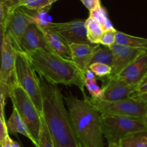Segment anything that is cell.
Here are the masks:
<instances>
[{
  "label": "cell",
  "instance_id": "cell-1",
  "mask_svg": "<svg viewBox=\"0 0 147 147\" xmlns=\"http://www.w3.org/2000/svg\"><path fill=\"white\" fill-rule=\"evenodd\" d=\"M42 117L51 135L54 147H83L78 138L63 97L57 86L39 78Z\"/></svg>",
  "mask_w": 147,
  "mask_h": 147
},
{
  "label": "cell",
  "instance_id": "cell-2",
  "mask_svg": "<svg viewBox=\"0 0 147 147\" xmlns=\"http://www.w3.org/2000/svg\"><path fill=\"white\" fill-rule=\"evenodd\" d=\"M30 65L40 78L53 85L76 86L85 93L83 73L72 60L55 53L36 50L25 53Z\"/></svg>",
  "mask_w": 147,
  "mask_h": 147
},
{
  "label": "cell",
  "instance_id": "cell-3",
  "mask_svg": "<svg viewBox=\"0 0 147 147\" xmlns=\"http://www.w3.org/2000/svg\"><path fill=\"white\" fill-rule=\"evenodd\" d=\"M78 138L83 147H103L100 114L89 98L80 100L73 95L64 97Z\"/></svg>",
  "mask_w": 147,
  "mask_h": 147
},
{
  "label": "cell",
  "instance_id": "cell-4",
  "mask_svg": "<svg viewBox=\"0 0 147 147\" xmlns=\"http://www.w3.org/2000/svg\"><path fill=\"white\" fill-rule=\"evenodd\" d=\"M9 97L12 102L14 109L17 110L25 123L34 141V145L38 147L39 136L42 126V115L28 94L18 84L14 85L11 88Z\"/></svg>",
  "mask_w": 147,
  "mask_h": 147
},
{
  "label": "cell",
  "instance_id": "cell-5",
  "mask_svg": "<svg viewBox=\"0 0 147 147\" xmlns=\"http://www.w3.org/2000/svg\"><path fill=\"white\" fill-rule=\"evenodd\" d=\"M103 136L109 144H119L126 136L134 133L147 131L144 119L129 116L101 114Z\"/></svg>",
  "mask_w": 147,
  "mask_h": 147
},
{
  "label": "cell",
  "instance_id": "cell-6",
  "mask_svg": "<svg viewBox=\"0 0 147 147\" xmlns=\"http://www.w3.org/2000/svg\"><path fill=\"white\" fill-rule=\"evenodd\" d=\"M15 71L17 83L28 94L42 116V98L39 78L25 53L17 52Z\"/></svg>",
  "mask_w": 147,
  "mask_h": 147
},
{
  "label": "cell",
  "instance_id": "cell-7",
  "mask_svg": "<svg viewBox=\"0 0 147 147\" xmlns=\"http://www.w3.org/2000/svg\"><path fill=\"white\" fill-rule=\"evenodd\" d=\"M90 103L100 114L129 116L145 119L147 116V103L131 97L116 101H108L90 98Z\"/></svg>",
  "mask_w": 147,
  "mask_h": 147
},
{
  "label": "cell",
  "instance_id": "cell-8",
  "mask_svg": "<svg viewBox=\"0 0 147 147\" xmlns=\"http://www.w3.org/2000/svg\"><path fill=\"white\" fill-rule=\"evenodd\" d=\"M31 24V14L20 7L11 11L6 23V34L9 37L17 52H22L21 41L27 27Z\"/></svg>",
  "mask_w": 147,
  "mask_h": 147
},
{
  "label": "cell",
  "instance_id": "cell-9",
  "mask_svg": "<svg viewBox=\"0 0 147 147\" xmlns=\"http://www.w3.org/2000/svg\"><path fill=\"white\" fill-rule=\"evenodd\" d=\"M47 27L55 32L68 45L90 43L88 38L86 20H76L67 22H52Z\"/></svg>",
  "mask_w": 147,
  "mask_h": 147
},
{
  "label": "cell",
  "instance_id": "cell-10",
  "mask_svg": "<svg viewBox=\"0 0 147 147\" xmlns=\"http://www.w3.org/2000/svg\"><path fill=\"white\" fill-rule=\"evenodd\" d=\"M17 53L9 37L5 34L0 67V82L10 90L17 84L15 71Z\"/></svg>",
  "mask_w": 147,
  "mask_h": 147
},
{
  "label": "cell",
  "instance_id": "cell-11",
  "mask_svg": "<svg viewBox=\"0 0 147 147\" xmlns=\"http://www.w3.org/2000/svg\"><path fill=\"white\" fill-rule=\"evenodd\" d=\"M111 49L113 52V60L111 74L109 76H117L147 50L142 48L128 47L117 43L113 45Z\"/></svg>",
  "mask_w": 147,
  "mask_h": 147
},
{
  "label": "cell",
  "instance_id": "cell-12",
  "mask_svg": "<svg viewBox=\"0 0 147 147\" xmlns=\"http://www.w3.org/2000/svg\"><path fill=\"white\" fill-rule=\"evenodd\" d=\"M113 77L131 86H138L147 77V50L136 60Z\"/></svg>",
  "mask_w": 147,
  "mask_h": 147
},
{
  "label": "cell",
  "instance_id": "cell-13",
  "mask_svg": "<svg viewBox=\"0 0 147 147\" xmlns=\"http://www.w3.org/2000/svg\"><path fill=\"white\" fill-rule=\"evenodd\" d=\"M138 86H131L116 78L106 77L102 88V100L116 101L130 97Z\"/></svg>",
  "mask_w": 147,
  "mask_h": 147
},
{
  "label": "cell",
  "instance_id": "cell-14",
  "mask_svg": "<svg viewBox=\"0 0 147 147\" xmlns=\"http://www.w3.org/2000/svg\"><path fill=\"white\" fill-rule=\"evenodd\" d=\"M21 50L24 53L36 50L54 53L40 27L34 24H30L24 32L21 41Z\"/></svg>",
  "mask_w": 147,
  "mask_h": 147
},
{
  "label": "cell",
  "instance_id": "cell-15",
  "mask_svg": "<svg viewBox=\"0 0 147 147\" xmlns=\"http://www.w3.org/2000/svg\"><path fill=\"white\" fill-rule=\"evenodd\" d=\"M100 45V44L92 43L72 44L69 45L71 51V60L83 73L89 68L92 56Z\"/></svg>",
  "mask_w": 147,
  "mask_h": 147
},
{
  "label": "cell",
  "instance_id": "cell-16",
  "mask_svg": "<svg viewBox=\"0 0 147 147\" xmlns=\"http://www.w3.org/2000/svg\"><path fill=\"white\" fill-rule=\"evenodd\" d=\"M39 27V26H38ZM40 27L53 52L63 58L71 60V51L69 45L50 27Z\"/></svg>",
  "mask_w": 147,
  "mask_h": 147
},
{
  "label": "cell",
  "instance_id": "cell-17",
  "mask_svg": "<svg viewBox=\"0 0 147 147\" xmlns=\"http://www.w3.org/2000/svg\"><path fill=\"white\" fill-rule=\"evenodd\" d=\"M7 126L9 134H20L28 138L34 144V139L32 137L25 123L22 119V118L20 117V114L17 111V110L14 108H13L12 113H11L9 119H8L7 122Z\"/></svg>",
  "mask_w": 147,
  "mask_h": 147
},
{
  "label": "cell",
  "instance_id": "cell-18",
  "mask_svg": "<svg viewBox=\"0 0 147 147\" xmlns=\"http://www.w3.org/2000/svg\"><path fill=\"white\" fill-rule=\"evenodd\" d=\"M116 43L122 45L135 48H142L147 50V39L143 37L129 35L122 32L116 30Z\"/></svg>",
  "mask_w": 147,
  "mask_h": 147
},
{
  "label": "cell",
  "instance_id": "cell-19",
  "mask_svg": "<svg viewBox=\"0 0 147 147\" xmlns=\"http://www.w3.org/2000/svg\"><path fill=\"white\" fill-rule=\"evenodd\" d=\"M86 26L88 40L92 44H99V40L104 32L101 24L97 20L89 17L86 20Z\"/></svg>",
  "mask_w": 147,
  "mask_h": 147
},
{
  "label": "cell",
  "instance_id": "cell-20",
  "mask_svg": "<svg viewBox=\"0 0 147 147\" xmlns=\"http://www.w3.org/2000/svg\"><path fill=\"white\" fill-rule=\"evenodd\" d=\"M120 147H147V131H141L126 136L119 142Z\"/></svg>",
  "mask_w": 147,
  "mask_h": 147
},
{
  "label": "cell",
  "instance_id": "cell-21",
  "mask_svg": "<svg viewBox=\"0 0 147 147\" xmlns=\"http://www.w3.org/2000/svg\"><path fill=\"white\" fill-rule=\"evenodd\" d=\"M113 60V52L111 47L100 45L93 53L91 60H90V65L93 63H103L112 67Z\"/></svg>",
  "mask_w": 147,
  "mask_h": 147
},
{
  "label": "cell",
  "instance_id": "cell-22",
  "mask_svg": "<svg viewBox=\"0 0 147 147\" xmlns=\"http://www.w3.org/2000/svg\"><path fill=\"white\" fill-rule=\"evenodd\" d=\"M89 17H93L96 20H97L100 22V24H101L104 31L115 30L111 22L109 20V17H108L107 11L102 6L97 8L96 9L90 11V16Z\"/></svg>",
  "mask_w": 147,
  "mask_h": 147
},
{
  "label": "cell",
  "instance_id": "cell-23",
  "mask_svg": "<svg viewBox=\"0 0 147 147\" xmlns=\"http://www.w3.org/2000/svg\"><path fill=\"white\" fill-rule=\"evenodd\" d=\"M50 8H51V6L46 7L40 11H35L34 14H31L32 21L33 24L42 27H48L52 23L48 15V12Z\"/></svg>",
  "mask_w": 147,
  "mask_h": 147
},
{
  "label": "cell",
  "instance_id": "cell-24",
  "mask_svg": "<svg viewBox=\"0 0 147 147\" xmlns=\"http://www.w3.org/2000/svg\"><path fill=\"white\" fill-rule=\"evenodd\" d=\"M38 147H54L51 135L49 132L47 124L42 116V126L39 136Z\"/></svg>",
  "mask_w": 147,
  "mask_h": 147
},
{
  "label": "cell",
  "instance_id": "cell-25",
  "mask_svg": "<svg viewBox=\"0 0 147 147\" xmlns=\"http://www.w3.org/2000/svg\"><path fill=\"white\" fill-rule=\"evenodd\" d=\"M53 0H23L21 7L37 11L52 6Z\"/></svg>",
  "mask_w": 147,
  "mask_h": 147
},
{
  "label": "cell",
  "instance_id": "cell-26",
  "mask_svg": "<svg viewBox=\"0 0 147 147\" xmlns=\"http://www.w3.org/2000/svg\"><path fill=\"white\" fill-rule=\"evenodd\" d=\"M89 69L98 78L108 77L111 74L112 67L103 63H93L89 66Z\"/></svg>",
  "mask_w": 147,
  "mask_h": 147
},
{
  "label": "cell",
  "instance_id": "cell-27",
  "mask_svg": "<svg viewBox=\"0 0 147 147\" xmlns=\"http://www.w3.org/2000/svg\"><path fill=\"white\" fill-rule=\"evenodd\" d=\"M130 97L147 103V77L138 86L136 90Z\"/></svg>",
  "mask_w": 147,
  "mask_h": 147
},
{
  "label": "cell",
  "instance_id": "cell-28",
  "mask_svg": "<svg viewBox=\"0 0 147 147\" xmlns=\"http://www.w3.org/2000/svg\"><path fill=\"white\" fill-rule=\"evenodd\" d=\"M85 87L87 88L92 98L101 99L102 88H100L97 84V79L92 80H88L85 82Z\"/></svg>",
  "mask_w": 147,
  "mask_h": 147
},
{
  "label": "cell",
  "instance_id": "cell-29",
  "mask_svg": "<svg viewBox=\"0 0 147 147\" xmlns=\"http://www.w3.org/2000/svg\"><path fill=\"white\" fill-rule=\"evenodd\" d=\"M116 30L104 31L99 40V44L100 45L111 47L116 43Z\"/></svg>",
  "mask_w": 147,
  "mask_h": 147
},
{
  "label": "cell",
  "instance_id": "cell-30",
  "mask_svg": "<svg viewBox=\"0 0 147 147\" xmlns=\"http://www.w3.org/2000/svg\"><path fill=\"white\" fill-rule=\"evenodd\" d=\"M9 135L4 116V106L0 105V144Z\"/></svg>",
  "mask_w": 147,
  "mask_h": 147
},
{
  "label": "cell",
  "instance_id": "cell-31",
  "mask_svg": "<svg viewBox=\"0 0 147 147\" xmlns=\"http://www.w3.org/2000/svg\"><path fill=\"white\" fill-rule=\"evenodd\" d=\"M11 11L12 10L0 3V24H6Z\"/></svg>",
  "mask_w": 147,
  "mask_h": 147
},
{
  "label": "cell",
  "instance_id": "cell-32",
  "mask_svg": "<svg viewBox=\"0 0 147 147\" xmlns=\"http://www.w3.org/2000/svg\"><path fill=\"white\" fill-rule=\"evenodd\" d=\"M80 1L90 11L101 7L100 0H80Z\"/></svg>",
  "mask_w": 147,
  "mask_h": 147
},
{
  "label": "cell",
  "instance_id": "cell-33",
  "mask_svg": "<svg viewBox=\"0 0 147 147\" xmlns=\"http://www.w3.org/2000/svg\"><path fill=\"white\" fill-rule=\"evenodd\" d=\"M10 89L0 82V105L5 106V100L9 96Z\"/></svg>",
  "mask_w": 147,
  "mask_h": 147
},
{
  "label": "cell",
  "instance_id": "cell-34",
  "mask_svg": "<svg viewBox=\"0 0 147 147\" xmlns=\"http://www.w3.org/2000/svg\"><path fill=\"white\" fill-rule=\"evenodd\" d=\"M22 1L23 0H0V3L11 10L21 7Z\"/></svg>",
  "mask_w": 147,
  "mask_h": 147
},
{
  "label": "cell",
  "instance_id": "cell-35",
  "mask_svg": "<svg viewBox=\"0 0 147 147\" xmlns=\"http://www.w3.org/2000/svg\"><path fill=\"white\" fill-rule=\"evenodd\" d=\"M5 34H6V25L5 24H0V67H1V55H2L3 46H4Z\"/></svg>",
  "mask_w": 147,
  "mask_h": 147
},
{
  "label": "cell",
  "instance_id": "cell-36",
  "mask_svg": "<svg viewBox=\"0 0 147 147\" xmlns=\"http://www.w3.org/2000/svg\"><path fill=\"white\" fill-rule=\"evenodd\" d=\"M11 141H12V139L9 137V135H8L4 139V140L0 144L1 147H11Z\"/></svg>",
  "mask_w": 147,
  "mask_h": 147
},
{
  "label": "cell",
  "instance_id": "cell-37",
  "mask_svg": "<svg viewBox=\"0 0 147 147\" xmlns=\"http://www.w3.org/2000/svg\"><path fill=\"white\" fill-rule=\"evenodd\" d=\"M11 147H21V146H20V144H19L18 142L12 140L11 141Z\"/></svg>",
  "mask_w": 147,
  "mask_h": 147
},
{
  "label": "cell",
  "instance_id": "cell-38",
  "mask_svg": "<svg viewBox=\"0 0 147 147\" xmlns=\"http://www.w3.org/2000/svg\"><path fill=\"white\" fill-rule=\"evenodd\" d=\"M109 147H120L119 144H109Z\"/></svg>",
  "mask_w": 147,
  "mask_h": 147
},
{
  "label": "cell",
  "instance_id": "cell-39",
  "mask_svg": "<svg viewBox=\"0 0 147 147\" xmlns=\"http://www.w3.org/2000/svg\"><path fill=\"white\" fill-rule=\"evenodd\" d=\"M144 121H145V122H146V124H147V116H146V119H144Z\"/></svg>",
  "mask_w": 147,
  "mask_h": 147
},
{
  "label": "cell",
  "instance_id": "cell-40",
  "mask_svg": "<svg viewBox=\"0 0 147 147\" xmlns=\"http://www.w3.org/2000/svg\"><path fill=\"white\" fill-rule=\"evenodd\" d=\"M57 1V0H53V3H54V2H55V1Z\"/></svg>",
  "mask_w": 147,
  "mask_h": 147
},
{
  "label": "cell",
  "instance_id": "cell-41",
  "mask_svg": "<svg viewBox=\"0 0 147 147\" xmlns=\"http://www.w3.org/2000/svg\"><path fill=\"white\" fill-rule=\"evenodd\" d=\"M0 147H1V144H0Z\"/></svg>",
  "mask_w": 147,
  "mask_h": 147
}]
</instances>
